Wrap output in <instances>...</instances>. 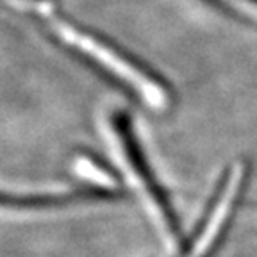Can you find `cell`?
Here are the masks:
<instances>
[{
    "label": "cell",
    "mask_w": 257,
    "mask_h": 257,
    "mask_svg": "<svg viewBox=\"0 0 257 257\" xmlns=\"http://www.w3.org/2000/svg\"><path fill=\"white\" fill-rule=\"evenodd\" d=\"M114 195H116L114 189H105L100 186H88V188L77 189L73 193H64V195H11V193L0 191V205L2 207L40 209L64 205L75 200H84V198H111Z\"/></svg>",
    "instance_id": "obj_1"
}]
</instances>
